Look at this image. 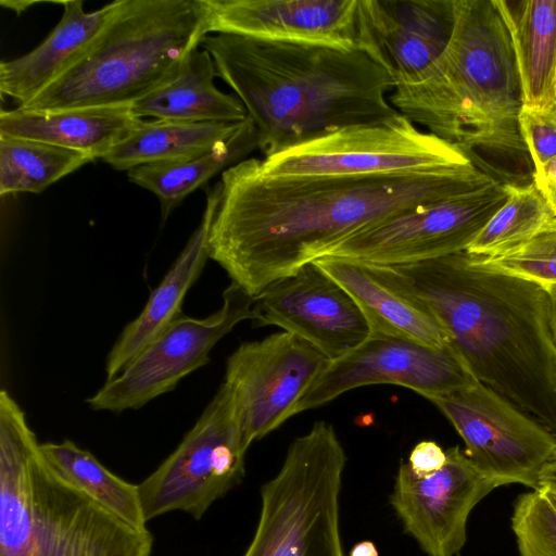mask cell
Instances as JSON below:
<instances>
[{
  "instance_id": "6da1fadb",
  "label": "cell",
  "mask_w": 556,
  "mask_h": 556,
  "mask_svg": "<svg viewBox=\"0 0 556 556\" xmlns=\"http://www.w3.org/2000/svg\"><path fill=\"white\" fill-rule=\"evenodd\" d=\"M493 180L475 163L377 175L269 176L261 160L247 159L222 173L208 258L255 296L368 226Z\"/></svg>"
},
{
  "instance_id": "7a4b0ae2",
  "label": "cell",
  "mask_w": 556,
  "mask_h": 556,
  "mask_svg": "<svg viewBox=\"0 0 556 556\" xmlns=\"http://www.w3.org/2000/svg\"><path fill=\"white\" fill-rule=\"evenodd\" d=\"M389 268L428 305L479 382L556 433V338L544 286L479 268L466 252Z\"/></svg>"
},
{
  "instance_id": "3957f363",
  "label": "cell",
  "mask_w": 556,
  "mask_h": 556,
  "mask_svg": "<svg viewBox=\"0 0 556 556\" xmlns=\"http://www.w3.org/2000/svg\"><path fill=\"white\" fill-rule=\"evenodd\" d=\"M200 46L245 108L265 157L400 114L386 97L394 83L357 48L232 34Z\"/></svg>"
},
{
  "instance_id": "277c9868",
  "label": "cell",
  "mask_w": 556,
  "mask_h": 556,
  "mask_svg": "<svg viewBox=\"0 0 556 556\" xmlns=\"http://www.w3.org/2000/svg\"><path fill=\"white\" fill-rule=\"evenodd\" d=\"M454 28L439 59L390 103L415 125L466 153L527 152L522 92L511 40L493 0H454Z\"/></svg>"
},
{
  "instance_id": "5b68a950",
  "label": "cell",
  "mask_w": 556,
  "mask_h": 556,
  "mask_svg": "<svg viewBox=\"0 0 556 556\" xmlns=\"http://www.w3.org/2000/svg\"><path fill=\"white\" fill-rule=\"evenodd\" d=\"M25 414L0 393V556H150L152 535L65 482Z\"/></svg>"
},
{
  "instance_id": "8992f818",
  "label": "cell",
  "mask_w": 556,
  "mask_h": 556,
  "mask_svg": "<svg viewBox=\"0 0 556 556\" xmlns=\"http://www.w3.org/2000/svg\"><path fill=\"white\" fill-rule=\"evenodd\" d=\"M207 35L204 0H121L86 50L18 108L130 106L173 80Z\"/></svg>"
},
{
  "instance_id": "52a82bcc",
  "label": "cell",
  "mask_w": 556,
  "mask_h": 556,
  "mask_svg": "<svg viewBox=\"0 0 556 556\" xmlns=\"http://www.w3.org/2000/svg\"><path fill=\"white\" fill-rule=\"evenodd\" d=\"M346 454L331 424L316 421L288 447L261 489V510L243 556H344L340 498Z\"/></svg>"
},
{
  "instance_id": "ba28073f",
  "label": "cell",
  "mask_w": 556,
  "mask_h": 556,
  "mask_svg": "<svg viewBox=\"0 0 556 556\" xmlns=\"http://www.w3.org/2000/svg\"><path fill=\"white\" fill-rule=\"evenodd\" d=\"M248 448L232 393L223 382L177 448L137 485L144 519L172 510L200 519L242 480Z\"/></svg>"
},
{
  "instance_id": "9c48e42d",
  "label": "cell",
  "mask_w": 556,
  "mask_h": 556,
  "mask_svg": "<svg viewBox=\"0 0 556 556\" xmlns=\"http://www.w3.org/2000/svg\"><path fill=\"white\" fill-rule=\"evenodd\" d=\"M473 161L464 150L421 131L403 114L339 129L261 160L269 176L377 175L459 167Z\"/></svg>"
},
{
  "instance_id": "30bf717a",
  "label": "cell",
  "mask_w": 556,
  "mask_h": 556,
  "mask_svg": "<svg viewBox=\"0 0 556 556\" xmlns=\"http://www.w3.org/2000/svg\"><path fill=\"white\" fill-rule=\"evenodd\" d=\"M509 187L494 179L472 192L383 219L350 236L325 256L393 267L465 252L505 203Z\"/></svg>"
},
{
  "instance_id": "8fae6325",
  "label": "cell",
  "mask_w": 556,
  "mask_h": 556,
  "mask_svg": "<svg viewBox=\"0 0 556 556\" xmlns=\"http://www.w3.org/2000/svg\"><path fill=\"white\" fill-rule=\"evenodd\" d=\"M253 303L254 296L231 282L218 311L204 318L180 314L87 404L93 410L121 413L174 390L182 378L210 362L222 338L239 323L252 319Z\"/></svg>"
},
{
  "instance_id": "7c38bea8",
  "label": "cell",
  "mask_w": 556,
  "mask_h": 556,
  "mask_svg": "<svg viewBox=\"0 0 556 556\" xmlns=\"http://www.w3.org/2000/svg\"><path fill=\"white\" fill-rule=\"evenodd\" d=\"M429 401L453 425L465 454L483 473L500 485L538 488L556 450L552 431L478 380Z\"/></svg>"
},
{
  "instance_id": "4fadbf2b",
  "label": "cell",
  "mask_w": 556,
  "mask_h": 556,
  "mask_svg": "<svg viewBox=\"0 0 556 556\" xmlns=\"http://www.w3.org/2000/svg\"><path fill=\"white\" fill-rule=\"evenodd\" d=\"M329 359L287 332L244 342L228 357L230 389L249 447L298 414V406Z\"/></svg>"
},
{
  "instance_id": "5bb4252c",
  "label": "cell",
  "mask_w": 556,
  "mask_h": 556,
  "mask_svg": "<svg viewBox=\"0 0 556 556\" xmlns=\"http://www.w3.org/2000/svg\"><path fill=\"white\" fill-rule=\"evenodd\" d=\"M476 380L451 344L437 349L405 339L370 336L352 352L329 362L301 400L298 413L365 386L395 384L431 400Z\"/></svg>"
},
{
  "instance_id": "9a60e30c",
  "label": "cell",
  "mask_w": 556,
  "mask_h": 556,
  "mask_svg": "<svg viewBox=\"0 0 556 556\" xmlns=\"http://www.w3.org/2000/svg\"><path fill=\"white\" fill-rule=\"evenodd\" d=\"M497 486L456 445L446 451L444 466L427 476L401 462L389 501L427 556H455L466 543L472 508Z\"/></svg>"
},
{
  "instance_id": "2e32d148",
  "label": "cell",
  "mask_w": 556,
  "mask_h": 556,
  "mask_svg": "<svg viewBox=\"0 0 556 556\" xmlns=\"http://www.w3.org/2000/svg\"><path fill=\"white\" fill-rule=\"evenodd\" d=\"M253 325L277 326L334 361L363 344L370 326L349 292L315 262L254 296Z\"/></svg>"
},
{
  "instance_id": "e0dca14e",
  "label": "cell",
  "mask_w": 556,
  "mask_h": 556,
  "mask_svg": "<svg viewBox=\"0 0 556 556\" xmlns=\"http://www.w3.org/2000/svg\"><path fill=\"white\" fill-rule=\"evenodd\" d=\"M454 20V0H357L356 47L395 87L413 85L445 50Z\"/></svg>"
},
{
  "instance_id": "ac0fdd59",
  "label": "cell",
  "mask_w": 556,
  "mask_h": 556,
  "mask_svg": "<svg viewBox=\"0 0 556 556\" xmlns=\"http://www.w3.org/2000/svg\"><path fill=\"white\" fill-rule=\"evenodd\" d=\"M208 33L357 48V0H204Z\"/></svg>"
},
{
  "instance_id": "d6986e66",
  "label": "cell",
  "mask_w": 556,
  "mask_h": 556,
  "mask_svg": "<svg viewBox=\"0 0 556 556\" xmlns=\"http://www.w3.org/2000/svg\"><path fill=\"white\" fill-rule=\"evenodd\" d=\"M315 263L359 306L371 336L414 341L430 348L450 345L442 325L414 292L387 266L324 256Z\"/></svg>"
},
{
  "instance_id": "ffe728a7",
  "label": "cell",
  "mask_w": 556,
  "mask_h": 556,
  "mask_svg": "<svg viewBox=\"0 0 556 556\" xmlns=\"http://www.w3.org/2000/svg\"><path fill=\"white\" fill-rule=\"evenodd\" d=\"M218 195L217 182L207 191L201 222L184 250L152 291L141 313L125 327L111 349L105 365L106 380L119 375L151 341L182 314L184 299L208 258V231Z\"/></svg>"
},
{
  "instance_id": "44dd1931",
  "label": "cell",
  "mask_w": 556,
  "mask_h": 556,
  "mask_svg": "<svg viewBox=\"0 0 556 556\" xmlns=\"http://www.w3.org/2000/svg\"><path fill=\"white\" fill-rule=\"evenodd\" d=\"M121 0L92 11L84 1H62L63 14L46 39L27 54L0 63V92L23 106L50 86L92 42Z\"/></svg>"
},
{
  "instance_id": "7402d4cb",
  "label": "cell",
  "mask_w": 556,
  "mask_h": 556,
  "mask_svg": "<svg viewBox=\"0 0 556 556\" xmlns=\"http://www.w3.org/2000/svg\"><path fill=\"white\" fill-rule=\"evenodd\" d=\"M144 119L130 106L0 112V137L41 141L103 159Z\"/></svg>"
},
{
  "instance_id": "603a6c76",
  "label": "cell",
  "mask_w": 556,
  "mask_h": 556,
  "mask_svg": "<svg viewBox=\"0 0 556 556\" xmlns=\"http://www.w3.org/2000/svg\"><path fill=\"white\" fill-rule=\"evenodd\" d=\"M508 30L522 108L556 106V0H493Z\"/></svg>"
},
{
  "instance_id": "cb8c5ba5",
  "label": "cell",
  "mask_w": 556,
  "mask_h": 556,
  "mask_svg": "<svg viewBox=\"0 0 556 556\" xmlns=\"http://www.w3.org/2000/svg\"><path fill=\"white\" fill-rule=\"evenodd\" d=\"M217 71L210 53L194 49L169 83L130 105L139 118L186 123H240L248 116L242 102L214 85Z\"/></svg>"
},
{
  "instance_id": "d4e9b609",
  "label": "cell",
  "mask_w": 556,
  "mask_h": 556,
  "mask_svg": "<svg viewBox=\"0 0 556 556\" xmlns=\"http://www.w3.org/2000/svg\"><path fill=\"white\" fill-rule=\"evenodd\" d=\"M258 149L256 128L250 117L236 131L214 148L197 157L169 163L146 164L127 172L129 181L152 192L160 201L162 220L182 200L244 156Z\"/></svg>"
},
{
  "instance_id": "484cf974",
  "label": "cell",
  "mask_w": 556,
  "mask_h": 556,
  "mask_svg": "<svg viewBox=\"0 0 556 556\" xmlns=\"http://www.w3.org/2000/svg\"><path fill=\"white\" fill-rule=\"evenodd\" d=\"M240 123L143 121L102 161L114 169L127 172L146 164L187 161L230 137Z\"/></svg>"
},
{
  "instance_id": "4316f807",
  "label": "cell",
  "mask_w": 556,
  "mask_h": 556,
  "mask_svg": "<svg viewBox=\"0 0 556 556\" xmlns=\"http://www.w3.org/2000/svg\"><path fill=\"white\" fill-rule=\"evenodd\" d=\"M40 453L54 472L103 508L138 530H146L138 486L109 471L88 451L70 440L43 443Z\"/></svg>"
},
{
  "instance_id": "83f0119b",
  "label": "cell",
  "mask_w": 556,
  "mask_h": 556,
  "mask_svg": "<svg viewBox=\"0 0 556 556\" xmlns=\"http://www.w3.org/2000/svg\"><path fill=\"white\" fill-rule=\"evenodd\" d=\"M93 161L86 153L14 137H0V195L39 193Z\"/></svg>"
},
{
  "instance_id": "f1b7e54d",
  "label": "cell",
  "mask_w": 556,
  "mask_h": 556,
  "mask_svg": "<svg viewBox=\"0 0 556 556\" xmlns=\"http://www.w3.org/2000/svg\"><path fill=\"white\" fill-rule=\"evenodd\" d=\"M555 216L533 181L510 184L507 200L465 252L475 257L505 254L534 237Z\"/></svg>"
},
{
  "instance_id": "f546056e",
  "label": "cell",
  "mask_w": 556,
  "mask_h": 556,
  "mask_svg": "<svg viewBox=\"0 0 556 556\" xmlns=\"http://www.w3.org/2000/svg\"><path fill=\"white\" fill-rule=\"evenodd\" d=\"M469 256L472 264L482 269L515 276L544 287L556 285V216L530 240L505 254L493 257Z\"/></svg>"
},
{
  "instance_id": "4dcf8cb0",
  "label": "cell",
  "mask_w": 556,
  "mask_h": 556,
  "mask_svg": "<svg viewBox=\"0 0 556 556\" xmlns=\"http://www.w3.org/2000/svg\"><path fill=\"white\" fill-rule=\"evenodd\" d=\"M511 528L520 556H556V511L541 489L517 498Z\"/></svg>"
},
{
  "instance_id": "1f68e13d",
  "label": "cell",
  "mask_w": 556,
  "mask_h": 556,
  "mask_svg": "<svg viewBox=\"0 0 556 556\" xmlns=\"http://www.w3.org/2000/svg\"><path fill=\"white\" fill-rule=\"evenodd\" d=\"M519 130L534 170L556 157V106L552 110L522 108Z\"/></svg>"
},
{
  "instance_id": "d6a6232c",
  "label": "cell",
  "mask_w": 556,
  "mask_h": 556,
  "mask_svg": "<svg viewBox=\"0 0 556 556\" xmlns=\"http://www.w3.org/2000/svg\"><path fill=\"white\" fill-rule=\"evenodd\" d=\"M446 463V451L433 441L417 443L408 456V466L418 476H427L441 469Z\"/></svg>"
},
{
  "instance_id": "836d02e7",
  "label": "cell",
  "mask_w": 556,
  "mask_h": 556,
  "mask_svg": "<svg viewBox=\"0 0 556 556\" xmlns=\"http://www.w3.org/2000/svg\"><path fill=\"white\" fill-rule=\"evenodd\" d=\"M533 182L556 215V157L534 170Z\"/></svg>"
},
{
  "instance_id": "e575fe53",
  "label": "cell",
  "mask_w": 556,
  "mask_h": 556,
  "mask_svg": "<svg viewBox=\"0 0 556 556\" xmlns=\"http://www.w3.org/2000/svg\"><path fill=\"white\" fill-rule=\"evenodd\" d=\"M536 489H546L556 492V450L543 466L539 475Z\"/></svg>"
},
{
  "instance_id": "d590c367",
  "label": "cell",
  "mask_w": 556,
  "mask_h": 556,
  "mask_svg": "<svg viewBox=\"0 0 556 556\" xmlns=\"http://www.w3.org/2000/svg\"><path fill=\"white\" fill-rule=\"evenodd\" d=\"M349 556H379V553L371 541H362L352 547Z\"/></svg>"
},
{
  "instance_id": "8d00e7d4",
  "label": "cell",
  "mask_w": 556,
  "mask_h": 556,
  "mask_svg": "<svg viewBox=\"0 0 556 556\" xmlns=\"http://www.w3.org/2000/svg\"><path fill=\"white\" fill-rule=\"evenodd\" d=\"M545 288L549 296L552 321L556 338V285L545 286Z\"/></svg>"
},
{
  "instance_id": "74e56055",
  "label": "cell",
  "mask_w": 556,
  "mask_h": 556,
  "mask_svg": "<svg viewBox=\"0 0 556 556\" xmlns=\"http://www.w3.org/2000/svg\"><path fill=\"white\" fill-rule=\"evenodd\" d=\"M35 4L33 1H1V5L14 11L16 14L25 11L29 5Z\"/></svg>"
},
{
  "instance_id": "f35d334b",
  "label": "cell",
  "mask_w": 556,
  "mask_h": 556,
  "mask_svg": "<svg viewBox=\"0 0 556 556\" xmlns=\"http://www.w3.org/2000/svg\"><path fill=\"white\" fill-rule=\"evenodd\" d=\"M541 490L544 492L546 498L548 500V502L551 503V505L553 506V508L556 511V492L546 490V489H541Z\"/></svg>"
}]
</instances>
